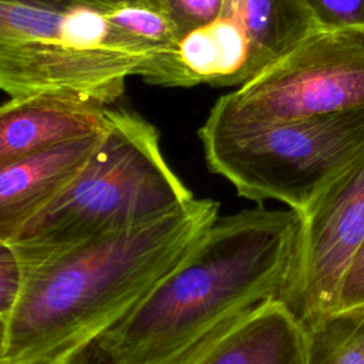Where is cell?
I'll use <instances>...</instances> for the list:
<instances>
[{
	"label": "cell",
	"mask_w": 364,
	"mask_h": 364,
	"mask_svg": "<svg viewBox=\"0 0 364 364\" xmlns=\"http://www.w3.org/2000/svg\"><path fill=\"white\" fill-rule=\"evenodd\" d=\"M11 1H18V3L51 9V10H68V9H74V7H94V9H100V10L109 9L98 0H11Z\"/></svg>",
	"instance_id": "ac0fdd59"
},
{
	"label": "cell",
	"mask_w": 364,
	"mask_h": 364,
	"mask_svg": "<svg viewBox=\"0 0 364 364\" xmlns=\"http://www.w3.org/2000/svg\"><path fill=\"white\" fill-rule=\"evenodd\" d=\"M152 57L80 50L67 33V10L0 0V91L10 98L61 95L109 107L128 77L146 78Z\"/></svg>",
	"instance_id": "5b68a950"
},
{
	"label": "cell",
	"mask_w": 364,
	"mask_h": 364,
	"mask_svg": "<svg viewBox=\"0 0 364 364\" xmlns=\"http://www.w3.org/2000/svg\"><path fill=\"white\" fill-rule=\"evenodd\" d=\"M23 279V266L9 243L0 242V316L6 317L14 307Z\"/></svg>",
	"instance_id": "e0dca14e"
},
{
	"label": "cell",
	"mask_w": 364,
	"mask_h": 364,
	"mask_svg": "<svg viewBox=\"0 0 364 364\" xmlns=\"http://www.w3.org/2000/svg\"><path fill=\"white\" fill-rule=\"evenodd\" d=\"M105 105L61 95L10 98L0 105V168L105 127Z\"/></svg>",
	"instance_id": "30bf717a"
},
{
	"label": "cell",
	"mask_w": 364,
	"mask_h": 364,
	"mask_svg": "<svg viewBox=\"0 0 364 364\" xmlns=\"http://www.w3.org/2000/svg\"><path fill=\"white\" fill-rule=\"evenodd\" d=\"M220 16L246 33L253 77L320 30L304 0H225Z\"/></svg>",
	"instance_id": "8fae6325"
},
{
	"label": "cell",
	"mask_w": 364,
	"mask_h": 364,
	"mask_svg": "<svg viewBox=\"0 0 364 364\" xmlns=\"http://www.w3.org/2000/svg\"><path fill=\"white\" fill-rule=\"evenodd\" d=\"M208 168L262 205L273 199L303 213L364 155V107L310 118L198 131Z\"/></svg>",
	"instance_id": "277c9868"
},
{
	"label": "cell",
	"mask_w": 364,
	"mask_h": 364,
	"mask_svg": "<svg viewBox=\"0 0 364 364\" xmlns=\"http://www.w3.org/2000/svg\"><path fill=\"white\" fill-rule=\"evenodd\" d=\"M364 309V239L357 249L341 280L333 313H347ZM331 313V314H333Z\"/></svg>",
	"instance_id": "2e32d148"
},
{
	"label": "cell",
	"mask_w": 364,
	"mask_h": 364,
	"mask_svg": "<svg viewBox=\"0 0 364 364\" xmlns=\"http://www.w3.org/2000/svg\"><path fill=\"white\" fill-rule=\"evenodd\" d=\"M162 3L182 37L218 18L225 6V0H162Z\"/></svg>",
	"instance_id": "9a60e30c"
},
{
	"label": "cell",
	"mask_w": 364,
	"mask_h": 364,
	"mask_svg": "<svg viewBox=\"0 0 364 364\" xmlns=\"http://www.w3.org/2000/svg\"><path fill=\"white\" fill-rule=\"evenodd\" d=\"M320 30H364V0H304Z\"/></svg>",
	"instance_id": "5bb4252c"
},
{
	"label": "cell",
	"mask_w": 364,
	"mask_h": 364,
	"mask_svg": "<svg viewBox=\"0 0 364 364\" xmlns=\"http://www.w3.org/2000/svg\"><path fill=\"white\" fill-rule=\"evenodd\" d=\"M219 216L212 199L23 267L7 316L6 364L75 360L117 324Z\"/></svg>",
	"instance_id": "7a4b0ae2"
},
{
	"label": "cell",
	"mask_w": 364,
	"mask_h": 364,
	"mask_svg": "<svg viewBox=\"0 0 364 364\" xmlns=\"http://www.w3.org/2000/svg\"><path fill=\"white\" fill-rule=\"evenodd\" d=\"M179 57L192 87L242 85L253 78L246 33L228 16L186 33L179 41Z\"/></svg>",
	"instance_id": "7c38bea8"
},
{
	"label": "cell",
	"mask_w": 364,
	"mask_h": 364,
	"mask_svg": "<svg viewBox=\"0 0 364 364\" xmlns=\"http://www.w3.org/2000/svg\"><path fill=\"white\" fill-rule=\"evenodd\" d=\"M55 364H84V363H80L77 360H70V361H61V363H55Z\"/></svg>",
	"instance_id": "44dd1931"
},
{
	"label": "cell",
	"mask_w": 364,
	"mask_h": 364,
	"mask_svg": "<svg viewBox=\"0 0 364 364\" xmlns=\"http://www.w3.org/2000/svg\"><path fill=\"white\" fill-rule=\"evenodd\" d=\"M301 216L291 310L309 326L334 311L344 273L364 239V155L330 182Z\"/></svg>",
	"instance_id": "52a82bcc"
},
{
	"label": "cell",
	"mask_w": 364,
	"mask_h": 364,
	"mask_svg": "<svg viewBox=\"0 0 364 364\" xmlns=\"http://www.w3.org/2000/svg\"><path fill=\"white\" fill-rule=\"evenodd\" d=\"M6 341H7V321L0 316V364H6Z\"/></svg>",
	"instance_id": "ffe728a7"
},
{
	"label": "cell",
	"mask_w": 364,
	"mask_h": 364,
	"mask_svg": "<svg viewBox=\"0 0 364 364\" xmlns=\"http://www.w3.org/2000/svg\"><path fill=\"white\" fill-rule=\"evenodd\" d=\"M105 127L0 168V242L10 243L84 168Z\"/></svg>",
	"instance_id": "ba28073f"
},
{
	"label": "cell",
	"mask_w": 364,
	"mask_h": 364,
	"mask_svg": "<svg viewBox=\"0 0 364 364\" xmlns=\"http://www.w3.org/2000/svg\"><path fill=\"white\" fill-rule=\"evenodd\" d=\"M179 364H309L307 328L283 301L250 310Z\"/></svg>",
	"instance_id": "9c48e42d"
},
{
	"label": "cell",
	"mask_w": 364,
	"mask_h": 364,
	"mask_svg": "<svg viewBox=\"0 0 364 364\" xmlns=\"http://www.w3.org/2000/svg\"><path fill=\"white\" fill-rule=\"evenodd\" d=\"M101 1L104 6L107 7H114V6H119V4H136V3H144V4H152L156 7H161L165 10L162 0H98ZM166 11V10H165Z\"/></svg>",
	"instance_id": "d6986e66"
},
{
	"label": "cell",
	"mask_w": 364,
	"mask_h": 364,
	"mask_svg": "<svg viewBox=\"0 0 364 364\" xmlns=\"http://www.w3.org/2000/svg\"><path fill=\"white\" fill-rule=\"evenodd\" d=\"M364 107V30H318L235 91L205 124L250 125Z\"/></svg>",
	"instance_id": "8992f818"
},
{
	"label": "cell",
	"mask_w": 364,
	"mask_h": 364,
	"mask_svg": "<svg viewBox=\"0 0 364 364\" xmlns=\"http://www.w3.org/2000/svg\"><path fill=\"white\" fill-rule=\"evenodd\" d=\"M301 228L300 212L263 205L218 216L189 252L75 360L179 364L266 301L291 309Z\"/></svg>",
	"instance_id": "6da1fadb"
},
{
	"label": "cell",
	"mask_w": 364,
	"mask_h": 364,
	"mask_svg": "<svg viewBox=\"0 0 364 364\" xmlns=\"http://www.w3.org/2000/svg\"><path fill=\"white\" fill-rule=\"evenodd\" d=\"M306 328L309 364H364V309L328 314Z\"/></svg>",
	"instance_id": "4fadbf2b"
},
{
	"label": "cell",
	"mask_w": 364,
	"mask_h": 364,
	"mask_svg": "<svg viewBox=\"0 0 364 364\" xmlns=\"http://www.w3.org/2000/svg\"><path fill=\"white\" fill-rule=\"evenodd\" d=\"M168 165L158 129L107 108L105 131L78 175L9 243L23 267L156 220L193 199Z\"/></svg>",
	"instance_id": "3957f363"
}]
</instances>
